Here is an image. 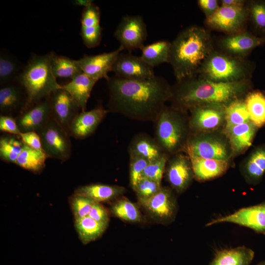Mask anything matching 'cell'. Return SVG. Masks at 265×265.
Here are the masks:
<instances>
[{"label":"cell","instance_id":"14","mask_svg":"<svg viewBox=\"0 0 265 265\" xmlns=\"http://www.w3.org/2000/svg\"><path fill=\"white\" fill-rule=\"evenodd\" d=\"M112 72L119 78L131 80H145L156 75L154 68L148 65L140 57L131 53L121 52L113 67Z\"/></svg>","mask_w":265,"mask_h":265},{"label":"cell","instance_id":"7","mask_svg":"<svg viewBox=\"0 0 265 265\" xmlns=\"http://www.w3.org/2000/svg\"><path fill=\"white\" fill-rule=\"evenodd\" d=\"M248 21L246 5L243 7L220 5L213 15L206 18L204 24L209 30H217L230 35L246 30Z\"/></svg>","mask_w":265,"mask_h":265},{"label":"cell","instance_id":"37","mask_svg":"<svg viewBox=\"0 0 265 265\" xmlns=\"http://www.w3.org/2000/svg\"><path fill=\"white\" fill-rule=\"evenodd\" d=\"M248 21L257 33L256 35L265 38V0H252L246 4Z\"/></svg>","mask_w":265,"mask_h":265},{"label":"cell","instance_id":"33","mask_svg":"<svg viewBox=\"0 0 265 265\" xmlns=\"http://www.w3.org/2000/svg\"><path fill=\"white\" fill-rule=\"evenodd\" d=\"M108 225L98 222L89 216L76 218L75 226L80 239L84 244L89 243L100 238Z\"/></svg>","mask_w":265,"mask_h":265},{"label":"cell","instance_id":"25","mask_svg":"<svg viewBox=\"0 0 265 265\" xmlns=\"http://www.w3.org/2000/svg\"><path fill=\"white\" fill-rule=\"evenodd\" d=\"M124 187L103 184H93L77 188L74 193L87 197L96 202H108L124 194Z\"/></svg>","mask_w":265,"mask_h":265},{"label":"cell","instance_id":"15","mask_svg":"<svg viewBox=\"0 0 265 265\" xmlns=\"http://www.w3.org/2000/svg\"><path fill=\"white\" fill-rule=\"evenodd\" d=\"M172 156L167 160L165 176L172 187L181 193L190 185L194 174L188 156L179 153Z\"/></svg>","mask_w":265,"mask_h":265},{"label":"cell","instance_id":"9","mask_svg":"<svg viewBox=\"0 0 265 265\" xmlns=\"http://www.w3.org/2000/svg\"><path fill=\"white\" fill-rule=\"evenodd\" d=\"M114 36L123 50L131 53L141 50L147 36L146 25L139 15H126L121 19Z\"/></svg>","mask_w":265,"mask_h":265},{"label":"cell","instance_id":"26","mask_svg":"<svg viewBox=\"0 0 265 265\" xmlns=\"http://www.w3.org/2000/svg\"><path fill=\"white\" fill-rule=\"evenodd\" d=\"M257 128L250 121L226 128V132L233 150L239 153L249 147L252 144Z\"/></svg>","mask_w":265,"mask_h":265},{"label":"cell","instance_id":"31","mask_svg":"<svg viewBox=\"0 0 265 265\" xmlns=\"http://www.w3.org/2000/svg\"><path fill=\"white\" fill-rule=\"evenodd\" d=\"M171 42L159 40L144 46L141 49L140 57L148 65L154 68L168 63Z\"/></svg>","mask_w":265,"mask_h":265},{"label":"cell","instance_id":"1","mask_svg":"<svg viewBox=\"0 0 265 265\" xmlns=\"http://www.w3.org/2000/svg\"><path fill=\"white\" fill-rule=\"evenodd\" d=\"M108 112L134 120L154 122L171 96V85L163 77L131 80L114 76L106 80Z\"/></svg>","mask_w":265,"mask_h":265},{"label":"cell","instance_id":"50","mask_svg":"<svg viewBox=\"0 0 265 265\" xmlns=\"http://www.w3.org/2000/svg\"><path fill=\"white\" fill-rule=\"evenodd\" d=\"M93 1L90 0H76L73 1V3L75 5L82 6L83 7L89 5Z\"/></svg>","mask_w":265,"mask_h":265},{"label":"cell","instance_id":"36","mask_svg":"<svg viewBox=\"0 0 265 265\" xmlns=\"http://www.w3.org/2000/svg\"><path fill=\"white\" fill-rule=\"evenodd\" d=\"M226 128L250 121L249 113L244 100H235L225 106Z\"/></svg>","mask_w":265,"mask_h":265},{"label":"cell","instance_id":"35","mask_svg":"<svg viewBox=\"0 0 265 265\" xmlns=\"http://www.w3.org/2000/svg\"><path fill=\"white\" fill-rule=\"evenodd\" d=\"M25 143L19 136L4 133L0 137V158L7 163H15Z\"/></svg>","mask_w":265,"mask_h":265},{"label":"cell","instance_id":"18","mask_svg":"<svg viewBox=\"0 0 265 265\" xmlns=\"http://www.w3.org/2000/svg\"><path fill=\"white\" fill-rule=\"evenodd\" d=\"M123 49L119 47L116 50L108 53H104L95 55L84 54L78 62L82 72L97 80L109 78L108 73L112 72L114 64Z\"/></svg>","mask_w":265,"mask_h":265},{"label":"cell","instance_id":"21","mask_svg":"<svg viewBox=\"0 0 265 265\" xmlns=\"http://www.w3.org/2000/svg\"><path fill=\"white\" fill-rule=\"evenodd\" d=\"M26 102L25 89L18 81L0 86V115L16 117L25 108Z\"/></svg>","mask_w":265,"mask_h":265},{"label":"cell","instance_id":"45","mask_svg":"<svg viewBox=\"0 0 265 265\" xmlns=\"http://www.w3.org/2000/svg\"><path fill=\"white\" fill-rule=\"evenodd\" d=\"M0 132L7 134L19 136L21 133L18 127L16 118L11 115H0Z\"/></svg>","mask_w":265,"mask_h":265},{"label":"cell","instance_id":"22","mask_svg":"<svg viewBox=\"0 0 265 265\" xmlns=\"http://www.w3.org/2000/svg\"><path fill=\"white\" fill-rule=\"evenodd\" d=\"M97 81V80L81 73L68 83L62 85V88L70 95L80 111H85L91 92Z\"/></svg>","mask_w":265,"mask_h":265},{"label":"cell","instance_id":"29","mask_svg":"<svg viewBox=\"0 0 265 265\" xmlns=\"http://www.w3.org/2000/svg\"><path fill=\"white\" fill-rule=\"evenodd\" d=\"M24 66L18 59L4 50L0 52V86L17 81Z\"/></svg>","mask_w":265,"mask_h":265},{"label":"cell","instance_id":"44","mask_svg":"<svg viewBox=\"0 0 265 265\" xmlns=\"http://www.w3.org/2000/svg\"><path fill=\"white\" fill-rule=\"evenodd\" d=\"M101 10L93 2L83 7L80 24L82 27H93L101 25Z\"/></svg>","mask_w":265,"mask_h":265},{"label":"cell","instance_id":"28","mask_svg":"<svg viewBox=\"0 0 265 265\" xmlns=\"http://www.w3.org/2000/svg\"><path fill=\"white\" fill-rule=\"evenodd\" d=\"M265 173V145L258 147L251 153L244 168L243 174L250 184L256 185Z\"/></svg>","mask_w":265,"mask_h":265},{"label":"cell","instance_id":"46","mask_svg":"<svg viewBox=\"0 0 265 265\" xmlns=\"http://www.w3.org/2000/svg\"><path fill=\"white\" fill-rule=\"evenodd\" d=\"M88 216L95 221L108 225L109 215L106 209L101 204L96 202L93 206Z\"/></svg>","mask_w":265,"mask_h":265},{"label":"cell","instance_id":"49","mask_svg":"<svg viewBox=\"0 0 265 265\" xmlns=\"http://www.w3.org/2000/svg\"><path fill=\"white\" fill-rule=\"evenodd\" d=\"M247 1L244 0H221L219 2L221 6L243 7L246 6Z\"/></svg>","mask_w":265,"mask_h":265},{"label":"cell","instance_id":"3","mask_svg":"<svg viewBox=\"0 0 265 265\" xmlns=\"http://www.w3.org/2000/svg\"><path fill=\"white\" fill-rule=\"evenodd\" d=\"M214 49L207 28L192 25L181 31L170 43L168 60L177 81L197 77Z\"/></svg>","mask_w":265,"mask_h":265},{"label":"cell","instance_id":"13","mask_svg":"<svg viewBox=\"0 0 265 265\" xmlns=\"http://www.w3.org/2000/svg\"><path fill=\"white\" fill-rule=\"evenodd\" d=\"M265 43V37L245 30L223 36L217 44L218 50L235 57L245 58L253 49Z\"/></svg>","mask_w":265,"mask_h":265},{"label":"cell","instance_id":"42","mask_svg":"<svg viewBox=\"0 0 265 265\" xmlns=\"http://www.w3.org/2000/svg\"><path fill=\"white\" fill-rule=\"evenodd\" d=\"M150 161L137 156H130V181L133 189L141 179L144 170Z\"/></svg>","mask_w":265,"mask_h":265},{"label":"cell","instance_id":"11","mask_svg":"<svg viewBox=\"0 0 265 265\" xmlns=\"http://www.w3.org/2000/svg\"><path fill=\"white\" fill-rule=\"evenodd\" d=\"M139 202L152 217L160 222H171L175 218L177 212V201L169 188L161 187L151 197Z\"/></svg>","mask_w":265,"mask_h":265},{"label":"cell","instance_id":"38","mask_svg":"<svg viewBox=\"0 0 265 265\" xmlns=\"http://www.w3.org/2000/svg\"><path fill=\"white\" fill-rule=\"evenodd\" d=\"M111 212L115 216L128 222H139L142 220L137 206L125 198L117 200L111 206Z\"/></svg>","mask_w":265,"mask_h":265},{"label":"cell","instance_id":"10","mask_svg":"<svg viewBox=\"0 0 265 265\" xmlns=\"http://www.w3.org/2000/svg\"><path fill=\"white\" fill-rule=\"evenodd\" d=\"M222 222H229L244 226L265 235V202L242 208L234 213L209 222L206 226Z\"/></svg>","mask_w":265,"mask_h":265},{"label":"cell","instance_id":"43","mask_svg":"<svg viewBox=\"0 0 265 265\" xmlns=\"http://www.w3.org/2000/svg\"><path fill=\"white\" fill-rule=\"evenodd\" d=\"M103 29L101 25L93 27H82L80 35L84 45L88 48H94L101 43Z\"/></svg>","mask_w":265,"mask_h":265},{"label":"cell","instance_id":"24","mask_svg":"<svg viewBox=\"0 0 265 265\" xmlns=\"http://www.w3.org/2000/svg\"><path fill=\"white\" fill-rule=\"evenodd\" d=\"M130 156H137L149 161L156 159L165 154L154 138L143 133L135 135L128 146Z\"/></svg>","mask_w":265,"mask_h":265},{"label":"cell","instance_id":"30","mask_svg":"<svg viewBox=\"0 0 265 265\" xmlns=\"http://www.w3.org/2000/svg\"><path fill=\"white\" fill-rule=\"evenodd\" d=\"M47 158L43 150L32 148L25 144L15 164L33 173H38L45 168Z\"/></svg>","mask_w":265,"mask_h":265},{"label":"cell","instance_id":"12","mask_svg":"<svg viewBox=\"0 0 265 265\" xmlns=\"http://www.w3.org/2000/svg\"><path fill=\"white\" fill-rule=\"evenodd\" d=\"M188 156L227 161L229 153L222 140L212 136L189 137L185 150Z\"/></svg>","mask_w":265,"mask_h":265},{"label":"cell","instance_id":"5","mask_svg":"<svg viewBox=\"0 0 265 265\" xmlns=\"http://www.w3.org/2000/svg\"><path fill=\"white\" fill-rule=\"evenodd\" d=\"M186 111L165 106L154 123V138L169 157L185 150L190 129Z\"/></svg>","mask_w":265,"mask_h":265},{"label":"cell","instance_id":"27","mask_svg":"<svg viewBox=\"0 0 265 265\" xmlns=\"http://www.w3.org/2000/svg\"><path fill=\"white\" fill-rule=\"evenodd\" d=\"M254 252L242 246L217 251L210 265H250Z\"/></svg>","mask_w":265,"mask_h":265},{"label":"cell","instance_id":"16","mask_svg":"<svg viewBox=\"0 0 265 265\" xmlns=\"http://www.w3.org/2000/svg\"><path fill=\"white\" fill-rule=\"evenodd\" d=\"M15 118L21 132L38 133L52 119L49 97L24 109Z\"/></svg>","mask_w":265,"mask_h":265},{"label":"cell","instance_id":"2","mask_svg":"<svg viewBox=\"0 0 265 265\" xmlns=\"http://www.w3.org/2000/svg\"><path fill=\"white\" fill-rule=\"evenodd\" d=\"M251 87L250 80L236 82H216L198 77L177 81L171 86V106L186 111L203 105L225 106L240 98Z\"/></svg>","mask_w":265,"mask_h":265},{"label":"cell","instance_id":"19","mask_svg":"<svg viewBox=\"0 0 265 265\" xmlns=\"http://www.w3.org/2000/svg\"><path fill=\"white\" fill-rule=\"evenodd\" d=\"M190 129L211 131L220 126L225 120V106L219 105H203L189 109Z\"/></svg>","mask_w":265,"mask_h":265},{"label":"cell","instance_id":"48","mask_svg":"<svg viewBox=\"0 0 265 265\" xmlns=\"http://www.w3.org/2000/svg\"><path fill=\"white\" fill-rule=\"evenodd\" d=\"M197 3L205 14L206 18L213 15L220 6L219 1L217 0H199Z\"/></svg>","mask_w":265,"mask_h":265},{"label":"cell","instance_id":"39","mask_svg":"<svg viewBox=\"0 0 265 265\" xmlns=\"http://www.w3.org/2000/svg\"><path fill=\"white\" fill-rule=\"evenodd\" d=\"M169 157L166 154L150 161L144 170L141 178H147L160 184L162 179L167 160Z\"/></svg>","mask_w":265,"mask_h":265},{"label":"cell","instance_id":"23","mask_svg":"<svg viewBox=\"0 0 265 265\" xmlns=\"http://www.w3.org/2000/svg\"><path fill=\"white\" fill-rule=\"evenodd\" d=\"M194 177L199 181H205L223 175L227 170V161L207 159L195 156H188Z\"/></svg>","mask_w":265,"mask_h":265},{"label":"cell","instance_id":"8","mask_svg":"<svg viewBox=\"0 0 265 265\" xmlns=\"http://www.w3.org/2000/svg\"><path fill=\"white\" fill-rule=\"evenodd\" d=\"M38 133L42 149L48 158L62 161L70 158L72 153L70 136L53 118Z\"/></svg>","mask_w":265,"mask_h":265},{"label":"cell","instance_id":"4","mask_svg":"<svg viewBox=\"0 0 265 265\" xmlns=\"http://www.w3.org/2000/svg\"><path fill=\"white\" fill-rule=\"evenodd\" d=\"M18 81L26 95L27 102L24 109L49 97L62 88L53 73L50 53L44 55L33 54L24 65Z\"/></svg>","mask_w":265,"mask_h":265},{"label":"cell","instance_id":"17","mask_svg":"<svg viewBox=\"0 0 265 265\" xmlns=\"http://www.w3.org/2000/svg\"><path fill=\"white\" fill-rule=\"evenodd\" d=\"M49 98L52 118L69 134L70 125L80 113V108L62 88L53 93Z\"/></svg>","mask_w":265,"mask_h":265},{"label":"cell","instance_id":"32","mask_svg":"<svg viewBox=\"0 0 265 265\" xmlns=\"http://www.w3.org/2000/svg\"><path fill=\"white\" fill-rule=\"evenodd\" d=\"M51 65L53 73L57 78L71 80L82 73L78 60L50 52Z\"/></svg>","mask_w":265,"mask_h":265},{"label":"cell","instance_id":"20","mask_svg":"<svg viewBox=\"0 0 265 265\" xmlns=\"http://www.w3.org/2000/svg\"><path fill=\"white\" fill-rule=\"evenodd\" d=\"M108 112L107 109L101 106L89 111H80L70 125V136L79 139L90 136Z\"/></svg>","mask_w":265,"mask_h":265},{"label":"cell","instance_id":"47","mask_svg":"<svg viewBox=\"0 0 265 265\" xmlns=\"http://www.w3.org/2000/svg\"><path fill=\"white\" fill-rule=\"evenodd\" d=\"M19 137L23 142L29 147L39 150H43L39 134L35 132H21Z\"/></svg>","mask_w":265,"mask_h":265},{"label":"cell","instance_id":"6","mask_svg":"<svg viewBox=\"0 0 265 265\" xmlns=\"http://www.w3.org/2000/svg\"><path fill=\"white\" fill-rule=\"evenodd\" d=\"M253 66L250 61L245 58L235 57L214 49L202 66L197 77L223 83L250 80Z\"/></svg>","mask_w":265,"mask_h":265},{"label":"cell","instance_id":"41","mask_svg":"<svg viewBox=\"0 0 265 265\" xmlns=\"http://www.w3.org/2000/svg\"><path fill=\"white\" fill-rule=\"evenodd\" d=\"M161 184L147 178H141L133 189L138 201L149 199L156 194L161 188Z\"/></svg>","mask_w":265,"mask_h":265},{"label":"cell","instance_id":"34","mask_svg":"<svg viewBox=\"0 0 265 265\" xmlns=\"http://www.w3.org/2000/svg\"><path fill=\"white\" fill-rule=\"evenodd\" d=\"M250 120L257 128L265 125V94L260 91L249 92L244 99Z\"/></svg>","mask_w":265,"mask_h":265},{"label":"cell","instance_id":"51","mask_svg":"<svg viewBox=\"0 0 265 265\" xmlns=\"http://www.w3.org/2000/svg\"><path fill=\"white\" fill-rule=\"evenodd\" d=\"M256 265H265V261L260 262V263Z\"/></svg>","mask_w":265,"mask_h":265},{"label":"cell","instance_id":"40","mask_svg":"<svg viewBox=\"0 0 265 265\" xmlns=\"http://www.w3.org/2000/svg\"><path fill=\"white\" fill-rule=\"evenodd\" d=\"M70 202L75 219L88 216L96 203L87 197L75 193L71 197Z\"/></svg>","mask_w":265,"mask_h":265}]
</instances>
